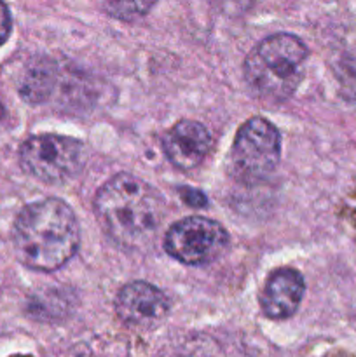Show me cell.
I'll use <instances>...</instances> for the list:
<instances>
[{
    "instance_id": "cell-1",
    "label": "cell",
    "mask_w": 356,
    "mask_h": 357,
    "mask_svg": "<svg viewBox=\"0 0 356 357\" xmlns=\"http://www.w3.org/2000/svg\"><path fill=\"white\" fill-rule=\"evenodd\" d=\"M103 232L124 250L149 246L166 213L157 188L135 174L119 173L105 181L93 201Z\"/></svg>"
},
{
    "instance_id": "cell-2",
    "label": "cell",
    "mask_w": 356,
    "mask_h": 357,
    "mask_svg": "<svg viewBox=\"0 0 356 357\" xmlns=\"http://www.w3.org/2000/svg\"><path fill=\"white\" fill-rule=\"evenodd\" d=\"M16 257L24 267L54 272L65 267L80 246V227L73 209L56 197L31 202L13 227Z\"/></svg>"
},
{
    "instance_id": "cell-3",
    "label": "cell",
    "mask_w": 356,
    "mask_h": 357,
    "mask_svg": "<svg viewBox=\"0 0 356 357\" xmlns=\"http://www.w3.org/2000/svg\"><path fill=\"white\" fill-rule=\"evenodd\" d=\"M309 51L297 35L276 33L258 42L244 59V80L255 96L279 103L295 93Z\"/></svg>"
},
{
    "instance_id": "cell-4",
    "label": "cell",
    "mask_w": 356,
    "mask_h": 357,
    "mask_svg": "<svg viewBox=\"0 0 356 357\" xmlns=\"http://www.w3.org/2000/svg\"><path fill=\"white\" fill-rule=\"evenodd\" d=\"M279 159V131L267 119L251 117L237 129L229 153V173L239 183L253 187L274 173Z\"/></svg>"
},
{
    "instance_id": "cell-5",
    "label": "cell",
    "mask_w": 356,
    "mask_h": 357,
    "mask_svg": "<svg viewBox=\"0 0 356 357\" xmlns=\"http://www.w3.org/2000/svg\"><path fill=\"white\" fill-rule=\"evenodd\" d=\"M86 162L82 142L61 135H34L20 149V164L28 176L49 185L65 183L80 173Z\"/></svg>"
},
{
    "instance_id": "cell-6",
    "label": "cell",
    "mask_w": 356,
    "mask_h": 357,
    "mask_svg": "<svg viewBox=\"0 0 356 357\" xmlns=\"http://www.w3.org/2000/svg\"><path fill=\"white\" fill-rule=\"evenodd\" d=\"M229 232L218 222L205 216H188L173 223L164 236V250L184 265H206L229 248Z\"/></svg>"
},
{
    "instance_id": "cell-7",
    "label": "cell",
    "mask_w": 356,
    "mask_h": 357,
    "mask_svg": "<svg viewBox=\"0 0 356 357\" xmlns=\"http://www.w3.org/2000/svg\"><path fill=\"white\" fill-rule=\"evenodd\" d=\"M170 307L166 293L145 281H133L122 286L115 296L117 317L126 326L136 330H149L163 323Z\"/></svg>"
},
{
    "instance_id": "cell-8",
    "label": "cell",
    "mask_w": 356,
    "mask_h": 357,
    "mask_svg": "<svg viewBox=\"0 0 356 357\" xmlns=\"http://www.w3.org/2000/svg\"><path fill=\"white\" fill-rule=\"evenodd\" d=\"M213 139L206 126L198 121H180L164 135L163 149L168 160L181 171H191L205 160Z\"/></svg>"
},
{
    "instance_id": "cell-9",
    "label": "cell",
    "mask_w": 356,
    "mask_h": 357,
    "mask_svg": "<svg viewBox=\"0 0 356 357\" xmlns=\"http://www.w3.org/2000/svg\"><path fill=\"white\" fill-rule=\"evenodd\" d=\"M304 293H306V282L299 271L290 267L278 268L269 275L264 289H262V312L269 319H288L300 307Z\"/></svg>"
},
{
    "instance_id": "cell-10",
    "label": "cell",
    "mask_w": 356,
    "mask_h": 357,
    "mask_svg": "<svg viewBox=\"0 0 356 357\" xmlns=\"http://www.w3.org/2000/svg\"><path fill=\"white\" fill-rule=\"evenodd\" d=\"M58 68L49 58H34L24 68L20 80V96L31 105L45 103L52 96Z\"/></svg>"
},
{
    "instance_id": "cell-11",
    "label": "cell",
    "mask_w": 356,
    "mask_h": 357,
    "mask_svg": "<svg viewBox=\"0 0 356 357\" xmlns=\"http://www.w3.org/2000/svg\"><path fill=\"white\" fill-rule=\"evenodd\" d=\"M156 3L157 0H101L105 13L124 23H133L143 17Z\"/></svg>"
},
{
    "instance_id": "cell-12",
    "label": "cell",
    "mask_w": 356,
    "mask_h": 357,
    "mask_svg": "<svg viewBox=\"0 0 356 357\" xmlns=\"http://www.w3.org/2000/svg\"><path fill=\"white\" fill-rule=\"evenodd\" d=\"M339 82L342 94L349 100H356V54L346 56L339 65Z\"/></svg>"
},
{
    "instance_id": "cell-13",
    "label": "cell",
    "mask_w": 356,
    "mask_h": 357,
    "mask_svg": "<svg viewBox=\"0 0 356 357\" xmlns=\"http://www.w3.org/2000/svg\"><path fill=\"white\" fill-rule=\"evenodd\" d=\"M213 6L229 17H239L253 7L255 0H212Z\"/></svg>"
},
{
    "instance_id": "cell-14",
    "label": "cell",
    "mask_w": 356,
    "mask_h": 357,
    "mask_svg": "<svg viewBox=\"0 0 356 357\" xmlns=\"http://www.w3.org/2000/svg\"><path fill=\"white\" fill-rule=\"evenodd\" d=\"M180 195L181 199H184L185 204L191 206V208H205V206L208 204V197H206L201 190H198V188L181 187Z\"/></svg>"
},
{
    "instance_id": "cell-15",
    "label": "cell",
    "mask_w": 356,
    "mask_h": 357,
    "mask_svg": "<svg viewBox=\"0 0 356 357\" xmlns=\"http://www.w3.org/2000/svg\"><path fill=\"white\" fill-rule=\"evenodd\" d=\"M10 30H13V17H10L9 7L3 0H0V45H3L9 38Z\"/></svg>"
},
{
    "instance_id": "cell-16",
    "label": "cell",
    "mask_w": 356,
    "mask_h": 357,
    "mask_svg": "<svg viewBox=\"0 0 356 357\" xmlns=\"http://www.w3.org/2000/svg\"><path fill=\"white\" fill-rule=\"evenodd\" d=\"M3 112H6V110H3V105H2V101H0V119L3 117Z\"/></svg>"
}]
</instances>
